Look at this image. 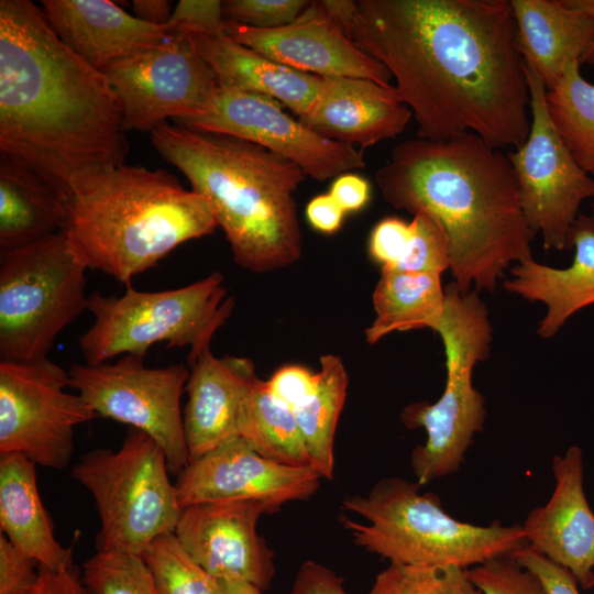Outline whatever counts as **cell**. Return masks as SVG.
<instances>
[{"label":"cell","instance_id":"cell-1","mask_svg":"<svg viewBox=\"0 0 594 594\" xmlns=\"http://www.w3.org/2000/svg\"><path fill=\"white\" fill-rule=\"evenodd\" d=\"M345 34L389 70L418 138L526 142L530 91L510 0H358Z\"/></svg>","mask_w":594,"mask_h":594},{"label":"cell","instance_id":"cell-2","mask_svg":"<svg viewBox=\"0 0 594 594\" xmlns=\"http://www.w3.org/2000/svg\"><path fill=\"white\" fill-rule=\"evenodd\" d=\"M122 109L106 75L73 53L29 0L0 1V155L63 196L77 176L124 164Z\"/></svg>","mask_w":594,"mask_h":594},{"label":"cell","instance_id":"cell-3","mask_svg":"<svg viewBox=\"0 0 594 594\" xmlns=\"http://www.w3.org/2000/svg\"><path fill=\"white\" fill-rule=\"evenodd\" d=\"M386 202L429 213L449 244L458 289L493 293L512 262L531 258L535 232L520 204L513 165L502 150L473 133L397 144L375 173Z\"/></svg>","mask_w":594,"mask_h":594},{"label":"cell","instance_id":"cell-4","mask_svg":"<svg viewBox=\"0 0 594 594\" xmlns=\"http://www.w3.org/2000/svg\"><path fill=\"white\" fill-rule=\"evenodd\" d=\"M151 141L209 204L239 266L266 273L300 258L299 166L255 143L168 122Z\"/></svg>","mask_w":594,"mask_h":594},{"label":"cell","instance_id":"cell-5","mask_svg":"<svg viewBox=\"0 0 594 594\" xmlns=\"http://www.w3.org/2000/svg\"><path fill=\"white\" fill-rule=\"evenodd\" d=\"M63 231L88 268L129 286L180 244L218 227L206 199L164 169L122 164L73 179Z\"/></svg>","mask_w":594,"mask_h":594},{"label":"cell","instance_id":"cell-6","mask_svg":"<svg viewBox=\"0 0 594 594\" xmlns=\"http://www.w3.org/2000/svg\"><path fill=\"white\" fill-rule=\"evenodd\" d=\"M420 486L389 477L377 482L367 495L345 498L344 508L366 520L341 519L355 544L391 563L465 570L527 546L521 525L460 521L444 510L437 495L420 493Z\"/></svg>","mask_w":594,"mask_h":594},{"label":"cell","instance_id":"cell-7","mask_svg":"<svg viewBox=\"0 0 594 594\" xmlns=\"http://www.w3.org/2000/svg\"><path fill=\"white\" fill-rule=\"evenodd\" d=\"M223 280L213 272L175 289L140 292L129 285L121 296L91 293L87 310L95 321L78 341L85 363H106L122 354L145 358L153 344L163 342L166 348H189L193 361L210 346L233 310Z\"/></svg>","mask_w":594,"mask_h":594},{"label":"cell","instance_id":"cell-8","mask_svg":"<svg viewBox=\"0 0 594 594\" xmlns=\"http://www.w3.org/2000/svg\"><path fill=\"white\" fill-rule=\"evenodd\" d=\"M169 473L161 446L134 428L119 450L96 448L80 457L72 476L94 499L97 551L141 556L157 537L175 531L182 507Z\"/></svg>","mask_w":594,"mask_h":594},{"label":"cell","instance_id":"cell-9","mask_svg":"<svg viewBox=\"0 0 594 594\" xmlns=\"http://www.w3.org/2000/svg\"><path fill=\"white\" fill-rule=\"evenodd\" d=\"M87 270L63 230L0 253V361L48 358L57 336L87 310Z\"/></svg>","mask_w":594,"mask_h":594},{"label":"cell","instance_id":"cell-10","mask_svg":"<svg viewBox=\"0 0 594 594\" xmlns=\"http://www.w3.org/2000/svg\"><path fill=\"white\" fill-rule=\"evenodd\" d=\"M446 353L447 383L433 404L418 402L400 414L409 429L422 427L427 440L411 452V469L419 485L457 472L476 433L483 431L484 396L472 384L475 364L488 358L492 329L481 320L460 317L439 331Z\"/></svg>","mask_w":594,"mask_h":594},{"label":"cell","instance_id":"cell-11","mask_svg":"<svg viewBox=\"0 0 594 594\" xmlns=\"http://www.w3.org/2000/svg\"><path fill=\"white\" fill-rule=\"evenodd\" d=\"M188 376L189 367L183 363L148 367L143 356L133 354L116 363L75 362L68 370L69 387L98 416L148 435L176 476L189 464L180 407Z\"/></svg>","mask_w":594,"mask_h":594},{"label":"cell","instance_id":"cell-12","mask_svg":"<svg viewBox=\"0 0 594 594\" xmlns=\"http://www.w3.org/2000/svg\"><path fill=\"white\" fill-rule=\"evenodd\" d=\"M67 386L68 371L48 358L0 361V455L21 453L53 470L69 465L75 428L98 415Z\"/></svg>","mask_w":594,"mask_h":594},{"label":"cell","instance_id":"cell-13","mask_svg":"<svg viewBox=\"0 0 594 594\" xmlns=\"http://www.w3.org/2000/svg\"><path fill=\"white\" fill-rule=\"evenodd\" d=\"M531 125L526 142L507 153L519 186L528 227L542 235L546 250L569 246L581 204L594 199V178L575 162L549 114L542 81L525 66Z\"/></svg>","mask_w":594,"mask_h":594},{"label":"cell","instance_id":"cell-14","mask_svg":"<svg viewBox=\"0 0 594 594\" xmlns=\"http://www.w3.org/2000/svg\"><path fill=\"white\" fill-rule=\"evenodd\" d=\"M122 109L123 130L150 133L173 118L200 111L219 84L193 35L172 33L161 43L110 64L102 72Z\"/></svg>","mask_w":594,"mask_h":594},{"label":"cell","instance_id":"cell-15","mask_svg":"<svg viewBox=\"0 0 594 594\" xmlns=\"http://www.w3.org/2000/svg\"><path fill=\"white\" fill-rule=\"evenodd\" d=\"M177 124L255 143L319 182L366 166L362 150L319 135L276 100L220 85L200 111Z\"/></svg>","mask_w":594,"mask_h":594},{"label":"cell","instance_id":"cell-16","mask_svg":"<svg viewBox=\"0 0 594 594\" xmlns=\"http://www.w3.org/2000/svg\"><path fill=\"white\" fill-rule=\"evenodd\" d=\"M321 479L311 466L272 461L238 437L189 462L174 484L182 508L199 503L251 499L277 510L285 503L310 498Z\"/></svg>","mask_w":594,"mask_h":594},{"label":"cell","instance_id":"cell-17","mask_svg":"<svg viewBox=\"0 0 594 594\" xmlns=\"http://www.w3.org/2000/svg\"><path fill=\"white\" fill-rule=\"evenodd\" d=\"M268 504L251 499L199 503L182 508L174 534L186 551L220 581H245L262 592L274 576L273 552L256 525Z\"/></svg>","mask_w":594,"mask_h":594},{"label":"cell","instance_id":"cell-18","mask_svg":"<svg viewBox=\"0 0 594 594\" xmlns=\"http://www.w3.org/2000/svg\"><path fill=\"white\" fill-rule=\"evenodd\" d=\"M226 36L289 68L319 77L343 76L391 87L392 75L330 19L320 1L292 23L268 30L226 21Z\"/></svg>","mask_w":594,"mask_h":594},{"label":"cell","instance_id":"cell-19","mask_svg":"<svg viewBox=\"0 0 594 594\" xmlns=\"http://www.w3.org/2000/svg\"><path fill=\"white\" fill-rule=\"evenodd\" d=\"M554 490L521 525L527 546L569 570L582 590L594 587V513L584 492L583 451L552 458Z\"/></svg>","mask_w":594,"mask_h":594},{"label":"cell","instance_id":"cell-20","mask_svg":"<svg viewBox=\"0 0 594 594\" xmlns=\"http://www.w3.org/2000/svg\"><path fill=\"white\" fill-rule=\"evenodd\" d=\"M183 411L189 462L240 437L252 388L258 377L246 358H216L210 346L188 362Z\"/></svg>","mask_w":594,"mask_h":594},{"label":"cell","instance_id":"cell-21","mask_svg":"<svg viewBox=\"0 0 594 594\" xmlns=\"http://www.w3.org/2000/svg\"><path fill=\"white\" fill-rule=\"evenodd\" d=\"M411 117L394 85L329 76L322 77L311 108L298 120L326 139L363 151L400 134Z\"/></svg>","mask_w":594,"mask_h":594},{"label":"cell","instance_id":"cell-22","mask_svg":"<svg viewBox=\"0 0 594 594\" xmlns=\"http://www.w3.org/2000/svg\"><path fill=\"white\" fill-rule=\"evenodd\" d=\"M42 7L58 38L100 72L170 34L167 25L145 23L108 0H43Z\"/></svg>","mask_w":594,"mask_h":594},{"label":"cell","instance_id":"cell-23","mask_svg":"<svg viewBox=\"0 0 594 594\" xmlns=\"http://www.w3.org/2000/svg\"><path fill=\"white\" fill-rule=\"evenodd\" d=\"M525 66L552 89L571 62L594 64V24L563 0H510Z\"/></svg>","mask_w":594,"mask_h":594},{"label":"cell","instance_id":"cell-24","mask_svg":"<svg viewBox=\"0 0 594 594\" xmlns=\"http://www.w3.org/2000/svg\"><path fill=\"white\" fill-rule=\"evenodd\" d=\"M569 246H574L572 264L554 268L531 258L510 268L512 279L504 288L530 301L547 306L537 334L553 337L576 311L594 305V216L579 213L569 233Z\"/></svg>","mask_w":594,"mask_h":594},{"label":"cell","instance_id":"cell-25","mask_svg":"<svg viewBox=\"0 0 594 594\" xmlns=\"http://www.w3.org/2000/svg\"><path fill=\"white\" fill-rule=\"evenodd\" d=\"M193 38L220 86L270 97L298 118L311 108L322 77L276 63L226 35Z\"/></svg>","mask_w":594,"mask_h":594},{"label":"cell","instance_id":"cell-26","mask_svg":"<svg viewBox=\"0 0 594 594\" xmlns=\"http://www.w3.org/2000/svg\"><path fill=\"white\" fill-rule=\"evenodd\" d=\"M35 463L21 453L0 455V530L40 568L73 565L72 550L54 535L37 488Z\"/></svg>","mask_w":594,"mask_h":594},{"label":"cell","instance_id":"cell-27","mask_svg":"<svg viewBox=\"0 0 594 594\" xmlns=\"http://www.w3.org/2000/svg\"><path fill=\"white\" fill-rule=\"evenodd\" d=\"M64 217V199L54 186L0 155V253L63 230Z\"/></svg>","mask_w":594,"mask_h":594},{"label":"cell","instance_id":"cell-28","mask_svg":"<svg viewBox=\"0 0 594 594\" xmlns=\"http://www.w3.org/2000/svg\"><path fill=\"white\" fill-rule=\"evenodd\" d=\"M441 275L382 267L373 293L376 318L365 329V340L377 343L394 331L431 328L444 309Z\"/></svg>","mask_w":594,"mask_h":594},{"label":"cell","instance_id":"cell-29","mask_svg":"<svg viewBox=\"0 0 594 594\" xmlns=\"http://www.w3.org/2000/svg\"><path fill=\"white\" fill-rule=\"evenodd\" d=\"M320 366L316 391L293 411L310 466L322 479L330 480L334 469V433L345 402L349 377L342 360L337 355H322Z\"/></svg>","mask_w":594,"mask_h":594},{"label":"cell","instance_id":"cell-30","mask_svg":"<svg viewBox=\"0 0 594 594\" xmlns=\"http://www.w3.org/2000/svg\"><path fill=\"white\" fill-rule=\"evenodd\" d=\"M240 437L261 455L290 466H310L294 411L257 380L248 402Z\"/></svg>","mask_w":594,"mask_h":594},{"label":"cell","instance_id":"cell-31","mask_svg":"<svg viewBox=\"0 0 594 594\" xmlns=\"http://www.w3.org/2000/svg\"><path fill=\"white\" fill-rule=\"evenodd\" d=\"M571 62L546 92L550 118L578 165L594 178V84Z\"/></svg>","mask_w":594,"mask_h":594},{"label":"cell","instance_id":"cell-32","mask_svg":"<svg viewBox=\"0 0 594 594\" xmlns=\"http://www.w3.org/2000/svg\"><path fill=\"white\" fill-rule=\"evenodd\" d=\"M158 594H223V583L204 569L174 532L152 541L141 554Z\"/></svg>","mask_w":594,"mask_h":594},{"label":"cell","instance_id":"cell-33","mask_svg":"<svg viewBox=\"0 0 594 594\" xmlns=\"http://www.w3.org/2000/svg\"><path fill=\"white\" fill-rule=\"evenodd\" d=\"M367 594H483L466 570L452 565L391 563L381 571Z\"/></svg>","mask_w":594,"mask_h":594},{"label":"cell","instance_id":"cell-34","mask_svg":"<svg viewBox=\"0 0 594 594\" xmlns=\"http://www.w3.org/2000/svg\"><path fill=\"white\" fill-rule=\"evenodd\" d=\"M81 581L91 594H158L141 556L97 551L82 563Z\"/></svg>","mask_w":594,"mask_h":594},{"label":"cell","instance_id":"cell-35","mask_svg":"<svg viewBox=\"0 0 594 594\" xmlns=\"http://www.w3.org/2000/svg\"><path fill=\"white\" fill-rule=\"evenodd\" d=\"M410 223L411 238L394 268L438 275L450 270L449 244L440 224L426 211L416 212Z\"/></svg>","mask_w":594,"mask_h":594},{"label":"cell","instance_id":"cell-36","mask_svg":"<svg viewBox=\"0 0 594 594\" xmlns=\"http://www.w3.org/2000/svg\"><path fill=\"white\" fill-rule=\"evenodd\" d=\"M466 573L483 594H548L537 575L512 554L490 559Z\"/></svg>","mask_w":594,"mask_h":594},{"label":"cell","instance_id":"cell-37","mask_svg":"<svg viewBox=\"0 0 594 594\" xmlns=\"http://www.w3.org/2000/svg\"><path fill=\"white\" fill-rule=\"evenodd\" d=\"M310 3L307 0H226L222 14L227 22L268 30L292 23Z\"/></svg>","mask_w":594,"mask_h":594},{"label":"cell","instance_id":"cell-38","mask_svg":"<svg viewBox=\"0 0 594 594\" xmlns=\"http://www.w3.org/2000/svg\"><path fill=\"white\" fill-rule=\"evenodd\" d=\"M166 25L172 33L223 36L226 21L222 14V1L180 0Z\"/></svg>","mask_w":594,"mask_h":594},{"label":"cell","instance_id":"cell-39","mask_svg":"<svg viewBox=\"0 0 594 594\" xmlns=\"http://www.w3.org/2000/svg\"><path fill=\"white\" fill-rule=\"evenodd\" d=\"M413 233V226L396 217L381 220L373 229L369 252L382 267L394 268L404 255Z\"/></svg>","mask_w":594,"mask_h":594},{"label":"cell","instance_id":"cell-40","mask_svg":"<svg viewBox=\"0 0 594 594\" xmlns=\"http://www.w3.org/2000/svg\"><path fill=\"white\" fill-rule=\"evenodd\" d=\"M40 565L0 534V594H25L35 583Z\"/></svg>","mask_w":594,"mask_h":594},{"label":"cell","instance_id":"cell-41","mask_svg":"<svg viewBox=\"0 0 594 594\" xmlns=\"http://www.w3.org/2000/svg\"><path fill=\"white\" fill-rule=\"evenodd\" d=\"M319 374L301 365H285L266 381L270 393L280 403L295 409L316 391Z\"/></svg>","mask_w":594,"mask_h":594},{"label":"cell","instance_id":"cell-42","mask_svg":"<svg viewBox=\"0 0 594 594\" xmlns=\"http://www.w3.org/2000/svg\"><path fill=\"white\" fill-rule=\"evenodd\" d=\"M512 557L540 580L548 594H581L572 573L528 546L512 553Z\"/></svg>","mask_w":594,"mask_h":594},{"label":"cell","instance_id":"cell-43","mask_svg":"<svg viewBox=\"0 0 594 594\" xmlns=\"http://www.w3.org/2000/svg\"><path fill=\"white\" fill-rule=\"evenodd\" d=\"M290 594H349L343 580L327 566L306 561L299 568Z\"/></svg>","mask_w":594,"mask_h":594},{"label":"cell","instance_id":"cell-44","mask_svg":"<svg viewBox=\"0 0 594 594\" xmlns=\"http://www.w3.org/2000/svg\"><path fill=\"white\" fill-rule=\"evenodd\" d=\"M25 594H91L73 565L59 570L40 568L37 579Z\"/></svg>","mask_w":594,"mask_h":594},{"label":"cell","instance_id":"cell-45","mask_svg":"<svg viewBox=\"0 0 594 594\" xmlns=\"http://www.w3.org/2000/svg\"><path fill=\"white\" fill-rule=\"evenodd\" d=\"M329 195L346 212L361 210L370 200L369 182L360 175L344 173L333 180Z\"/></svg>","mask_w":594,"mask_h":594},{"label":"cell","instance_id":"cell-46","mask_svg":"<svg viewBox=\"0 0 594 594\" xmlns=\"http://www.w3.org/2000/svg\"><path fill=\"white\" fill-rule=\"evenodd\" d=\"M345 212L329 194L314 197L307 205L306 216L310 226L319 232H337L343 222Z\"/></svg>","mask_w":594,"mask_h":594},{"label":"cell","instance_id":"cell-47","mask_svg":"<svg viewBox=\"0 0 594 594\" xmlns=\"http://www.w3.org/2000/svg\"><path fill=\"white\" fill-rule=\"evenodd\" d=\"M132 7L135 18L157 26L166 25L174 11L167 0H134Z\"/></svg>","mask_w":594,"mask_h":594},{"label":"cell","instance_id":"cell-48","mask_svg":"<svg viewBox=\"0 0 594 594\" xmlns=\"http://www.w3.org/2000/svg\"><path fill=\"white\" fill-rule=\"evenodd\" d=\"M320 4L330 19L345 33L355 18L356 1L322 0Z\"/></svg>","mask_w":594,"mask_h":594},{"label":"cell","instance_id":"cell-49","mask_svg":"<svg viewBox=\"0 0 594 594\" xmlns=\"http://www.w3.org/2000/svg\"><path fill=\"white\" fill-rule=\"evenodd\" d=\"M223 594H262V591L255 585L245 581H222Z\"/></svg>","mask_w":594,"mask_h":594},{"label":"cell","instance_id":"cell-50","mask_svg":"<svg viewBox=\"0 0 594 594\" xmlns=\"http://www.w3.org/2000/svg\"><path fill=\"white\" fill-rule=\"evenodd\" d=\"M563 2L587 16L594 24V0H563Z\"/></svg>","mask_w":594,"mask_h":594},{"label":"cell","instance_id":"cell-51","mask_svg":"<svg viewBox=\"0 0 594 594\" xmlns=\"http://www.w3.org/2000/svg\"><path fill=\"white\" fill-rule=\"evenodd\" d=\"M592 215L594 216V201L592 204Z\"/></svg>","mask_w":594,"mask_h":594}]
</instances>
